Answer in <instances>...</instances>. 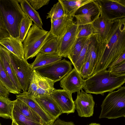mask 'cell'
<instances>
[{"instance_id":"1","label":"cell","mask_w":125,"mask_h":125,"mask_svg":"<svg viewBox=\"0 0 125 125\" xmlns=\"http://www.w3.org/2000/svg\"><path fill=\"white\" fill-rule=\"evenodd\" d=\"M97 45L98 62L93 75L107 70L125 53V18L113 21L104 40Z\"/></svg>"},{"instance_id":"2","label":"cell","mask_w":125,"mask_h":125,"mask_svg":"<svg viewBox=\"0 0 125 125\" xmlns=\"http://www.w3.org/2000/svg\"><path fill=\"white\" fill-rule=\"evenodd\" d=\"M85 81V92L103 95L121 86L125 83V75L117 76L106 70L92 75Z\"/></svg>"},{"instance_id":"3","label":"cell","mask_w":125,"mask_h":125,"mask_svg":"<svg viewBox=\"0 0 125 125\" xmlns=\"http://www.w3.org/2000/svg\"><path fill=\"white\" fill-rule=\"evenodd\" d=\"M0 16L10 35L18 37L21 22L26 16L17 0H0Z\"/></svg>"},{"instance_id":"4","label":"cell","mask_w":125,"mask_h":125,"mask_svg":"<svg viewBox=\"0 0 125 125\" xmlns=\"http://www.w3.org/2000/svg\"><path fill=\"white\" fill-rule=\"evenodd\" d=\"M99 118L115 119L125 117V88L121 86L109 92L102 102Z\"/></svg>"},{"instance_id":"5","label":"cell","mask_w":125,"mask_h":125,"mask_svg":"<svg viewBox=\"0 0 125 125\" xmlns=\"http://www.w3.org/2000/svg\"><path fill=\"white\" fill-rule=\"evenodd\" d=\"M53 37L49 31L33 24L23 42L25 59L36 56L45 43Z\"/></svg>"},{"instance_id":"6","label":"cell","mask_w":125,"mask_h":125,"mask_svg":"<svg viewBox=\"0 0 125 125\" xmlns=\"http://www.w3.org/2000/svg\"><path fill=\"white\" fill-rule=\"evenodd\" d=\"M0 50L10 62L23 92L28 91L33 70L27 60L18 57L0 44Z\"/></svg>"},{"instance_id":"7","label":"cell","mask_w":125,"mask_h":125,"mask_svg":"<svg viewBox=\"0 0 125 125\" xmlns=\"http://www.w3.org/2000/svg\"><path fill=\"white\" fill-rule=\"evenodd\" d=\"M72 64L71 62L64 59L34 70L37 73L55 83L60 81L72 70Z\"/></svg>"},{"instance_id":"8","label":"cell","mask_w":125,"mask_h":125,"mask_svg":"<svg viewBox=\"0 0 125 125\" xmlns=\"http://www.w3.org/2000/svg\"><path fill=\"white\" fill-rule=\"evenodd\" d=\"M96 1L101 13L108 20L112 21L125 18V0Z\"/></svg>"},{"instance_id":"9","label":"cell","mask_w":125,"mask_h":125,"mask_svg":"<svg viewBox=\"0 0 125 125\" xmlns=\"http://www.w3.org/2000/svg\"><path fill=\"white\" fill-rule=\"evenodd\" d=\"M101 11L96 0H92L80 7L74 14L78 26L91 24L99 16Z\"/></svg>"},{"instance_id":"10","label":"cell","mask_w":125,"mask_h":125,"mask_svg":"<svg viewBox=\"0 0 125 125\" xmlns=\"http://www.w3.org/2000/svg\"><path fill=\"white\" fill-rule=\"evenodd\" d=\"M78 27L76 22L73 21L62 35L58 38V54L60 57H67L78 39Z\"/></svg>"},{"instance_id":"11","label":"cell","mask_w":125,"mask_h":125,"mask_svg":"<svg viewBox=\"0 0 125 125\" xmlns=\"http://www.w3.org/2000/svg\"><path fill=\"white\" fill-rule=\"evenodd\" d=\"M77 93L74 102L78 115L81 117L92 116L95 104L93 95L91 94L84 92L83 89Z\"/></svg>"},{"instance_id":"12","label":"cell","mask_w":125,"mask_h":125,"mask_svg":"<svg viewBox=\"0 0 125 125\" xmlns=\"http://www.w3.org/2000/svg\"><path fill=\"white\" fill-rule=\"evenodd\" d=\"M60 84L63 89L72 94L84 88L85 81L74 68L60 80Z\"/></svg>"},{"instance_id":"13","label":"cell","mask_w":125,"mask_h":125,"mask_svg":"<svg viewBox=\"0 0 125 125\" xmlns=\"http://www.w3.org/2000/svg\"><path fill=\"white\" fill-rule=\"evenodd\" d=\"M59 106L62 113L74 112L75 107L72 94L63 89H56L49 94Z\"/></svg>"},{"instance_id":"14","label":"cell","mask_w":125,"mask_h":125,"mask_svg":"<svg viewBox=\"0 0 125 125\" xmlns=\"http://www.w3.org/2000/svg\"><path fill=\"white\" fill-rule=\"evenodd\" d=\"M17 99L22 101L35 112L45 125H52L55 120L40 106L35 99L27 91L16 95Z\"/></svg>"},{"instance_id":"15","label":"cell","mask_w":125,"mask_h":125,"mask_svg":"<svg viewBox=\"0 0 125 125\" xmlns=\"http://www.w3.org/2000/svg\"><path fill=\"white\" fill-rule=\"evenodd\" d=\"M113 21L108 20L101 13L99 16L91 24L93 30L92 35L97 43L104 40L111 28Z\"/></svg>"},{"instance_id":"16","label":"cell","mask_w":125,"mask_h":125,"mask_svg":"<svg viewBox=\"0 0 125 125\" xmlns=\"http://www.w3.org/2000/svg\"><path fill=\"white\" fill-rule=\"evenodd\" d=\"M33 97L44 110L55 120L62 114L60 108L49 94Z\"/></svg>"},{"instance_id":"17","label":"cell","mask_w":125,"mask_h":125,"mask_svg":"<svg viewBox=\"0 0 125 125\" xmlns=\"http://www.w3.org/2000/svg\"><path fill=\"white\" fill-rule=\"evenodd\" d=\"M0 44L19 58L25 59L23 44L18 37L10 35L3 38L0 40Z\"/></svg>"},{"instance_id":"18","label":"cell","mask_w":125,"mask_h":125,"mask_svg":"<svg viewBox=\"0 0 125 125\" xmlns=\"http://www.w3.org/2000/svg\"><path fill=\"white\" fill-rule=\"evenodd\" d=\"M73 18L65 16L51 22V28L49 32L52 36L58 38L61 37L73 21Z\"/></svg>"},{"instance_id":"19","label":"cell","mask_w":125,"mask_h":125,"mask_svg":"<svg viewBox=\"0 0 125 125\" xmlns=\"http://www.w3.org/2000/svg\"><path fill=\"white\" fill-rule=\"evenodd\" d=\"M62 57L57 54L42 53H39L33 62L30 64L31 68L33 70L51 63L62 60Z\"/></svg>"},{"instance_id":"20","label":"cell","mask_w":125,"mask_h":125,"mask_svg":"<svg viewBox=\"0 0 125 125\" xmlns=\"http://www.w3.org/2000/svg\"><path fill=\"white\" fill-rule=\"evenodd\" d=\"M17 0L26 16L33 22L34 25L41 29H43L42 20L39 13L31 6L27 0Z\"/></svg>"},{"instance_id":"21","label":"cell","mask_w":125,"mask_h":125,"mask_svg":"<svg viewBox=\"0 0 125 125\" xmlns=\"http://www.w3.org/2000/svg\"><path fill=\"white\" fill-rule=\"evenodd\" d=\"M13 101V105L27 118L33 121L44 124L39 116L25 103L17 99Z\"/></svg>"},{"instance_id":"22","label":"cell","mask_w":125,"mask_h":125,"mask_svg":"<svg viewBox=\"0 0 125 125\" xmlns=\"http://www.w3.org/2000/svg\"><path fill=\"white\" fill-rule=\"evenodd\" d=\"M92 0H59L62 6L65 15L73 17L75 12L80 7Z\"/></svg>"},{"instance_id":"23","label":"cell","mask_w":125,"mask_h":125,"mask_svg":"<svg viewBox=\"0 0 125 125\" xmlns=\"http://www.w3.org/2000/svg\"><path fill=\"white\" fill-rule=\"evenodd\" d=\"M86 59H89L90 61L92 75L97 64L98 59L97 43L95 38L93 35L89 39L85 58Z\"/></svg>"},{"instance_id":"24","label":"cell","mask_w":125,"mask_h":125,"mask_svg":"<svg viewBox=\"0 0 125 125\" xmlns=\"http://www.w3.org/2000/svg\"><path fill=\"white\" fill-rule=\"evenodd\" d=\"M0 58L2 66L8 76L18 90L21 93V88L11 65L0 50Z\"/></svg>"},{"instance_id":"25","label":"cell","mask_w":125,"mask_h":125,"mask_svg":"<svg viewBox=\"0 0 125 125\" xmlns=\"http://www.w3.org/2000/svg\"><path fill=\"white\" fill-rule=\"evenodd\" d=\"M13 103L8 97L0 96V117L11 119Z\"/></svg>"},{"instance_id":"26","label":"cell","mask_w":125,"mask_h":125,"mask_svg":"<svg viewBox=\"0 0 125 125\" xmlns=\"http://www.w3.org/2000/svg\"><path fill=\"white\" fill-rule=\"evenodd\" d=\"M91 36L78 38L67 57L70 60L73 65L75 62L85 43Z\"/></svg>"},{"instance_id":"27","label":"cell","mask_w":125,"mask_h":125,"mask_svg":"<svg viewBox=\"0 0 125 125\" xmlns=\"http://www.w3.org/2000/svg\"><path fill=\"white\" fill-rule=\"evenodd\" d=\"M11 119L14 120L18 125H45L30 120L23 115L13 105Z\"/></svg>"},{"instance_id":"28","label":"cell","mask_w":125,"mask_h":125,"mask_svg":"<svg viewBox=\"0 0 125 125\" xmlns=\"http://www.w3.org/2000/svg\"><path fill=\"white\" fill-rule=\"evenodd\" d=\"M59 39L58 38L55 37L51 38L45 43L39 53L58 54Z\"/></svg>"},{"instance_id":"29","label":"cell","mask_w":125,"mask_h":125,"mask_svg":"<svg viewBox=\"0 0 125 125\" xmlns=\"http://www.w3.org/2000/svg\"><path fill=\"white\" fill-rule=\"evenodd\" d=\"M0 81L9 92L16 94L21 93L9 79L2 66L0 58Z\"/></svg>"},{"instance_id":"30","label":"cell","mask_w":125,"mask_h":125,"mask_svg":"<svg viewBox=\"0 0 125 125\" xmlns=\"http://www.w3.org/2000/svg\"><path fill=\"white\" fill-rule=\"evenodd\" d=\"M66 16L62 6L59 0L54 4L50 11L47 13L46 19H50L52 22L58 19Z\"/></svg>"},{"instance_id":"31","label":"cell","mask_w":125,"mask_h":125,"mask_svg":"<svg viewBox=\"0 0 125 125\" xmlns=\"http://www.w3.org/2000/svg\"><path fill=\"white\" fill-rule=\"evenodd\" d=\"M35 74L39 87L47 91L50 94L55 90V83L53 81L41 75L36 72Z\"/></svg>"},{"instance_id":"32","label":"cell","mask_w":125,"mask_h":125,"mask_svg":"<svg viewBox=\"0 0 125 125\" xmlns=\"http://www.w3.org/2000/svg\"><path fill=\"white\" fill-rule=\"evenodd\" d=\"M33 24L32 21L26 16L22 20L20 26L18 38L22 42L26 38Z\"/></svg>"},{"instance_id":"33","label":"cell","mask_w":125,"mask_h":125,"mask_svg":"<svg viewBox=\"0 0 125 125\" xmlns=\"http://www.w3.org/2000/svg\"><path fill=\"white\" fill-rule=\"evenodd\" d=\"M90 38L87 40L85 43L75 62L73 65L74 68L79 74H80L81 67L84 63L85 59L89 39Z\"/></svg>"},{"instance_id":"34","label":"cell","mask_w":125,"mask_h":125,"mask_svg":"<svg viewBox=\"0 0 125 125\" xmlns=\"http://www.w3.org/2000/svg\"><path fill=\"white\" fill-rule=\"evenodd\" d=\"M77 38L87 37L93 35V29L91 24L78 26Z\"/></svg>"},{"instance_id":"35","label":"cell","mask_w":125,"mask_h":125,"mask_svg":"<svg viewBox=\"0 0 125 125\" xmlns=\"http://www.w3.org/2000/svg\"><path fill=\"white\" fill-rule=\"evenodd\" d=\"M80 74L83 79H86L92 75V70L90 61L85 59L84 63L81 68Z\"/></svg>"},{"instance_id":"36","label":"cell","mask_w":125,"mask_h":125,"mask_svg":"<svg viewBox=\"0 0 125 125\" xmlns=\"http://www.w3.org/2000/svg\"><path fill=\"white\" fill-rule=\"evenodd\" d=\"M108 71L117 76L125 75V61L116 65Z\"/></svg>"},{"instance_id":"37","label":"cell","mask_w":125,"mask_h":125,"mask_svg":"<svg viewBox=\"0 0 125 125\" xmlns=\"http://www.w3.org/2000/svg\"><path fill=\"white\" fill-rule=\"evenodd\" d=\"M31 6L35 10L39 9L49 3V0H27Z\"/></svg>"},{"instance_id":"38","label":"cell","mask_w":125,"mask_h":125,"mask_svg":"<svg viewBox=\"0 0 125 125\" xmlns=\"http://www.w3.org/2000/svg\"><path fill=\"white\" fill-rule=\"evenodd\" d=\"M38 87L36 76L35 71L34 70L29 88L27 92L29 94H31L35 91Z\"/></svg>"},{"instance_id":"39","label":"cell","mask_w":125,"mask_h":125,"mask_svg":"<svg viewBox=\"0 0 125 125\" xmlns=\"http://www.w3.org/2000/svg\"><path fill=\"white\" fill-rule=\"evenodd\" d=\"M9 36V34L4 27L0 16V40Z\"/></svg>"},{"instance_id":"40","label":"cell","mask_w":125,"mask_h":125,"mask_svg":"<svg viewBox=\"0 0 125 125\" xmlns=\"http://www.w3.org/2000/svg\"><path fill=\"white\" fill-rule=\"evenodd\" d=\"M125 61V53L120 56L118 58L115 60L108 68V71L110 70L114 67L116 65Z\"/></svg>"},{"instance_id":"41","label":"cell","mask_w":125,"mask_h":125,"mask_svg":"<svg viewBox=\"0 0 125 125\" xmlns=\"http://www.w3.org/2000/svg\"><path fill=\"white\" fill-rule=\"evenodd\" d=\"M10 93L7 88L0 81V96L8 97Z\"/></svg>"},{"instance_id":"42","label":"cell","mask_w":125,"mask_h":125,"mask_svg":"<svg viewBox=\"0 0 125 125\" xmlns=\"http://www.w3.org/2000/svg\"><path fill=\"white\" fill-rule=\"evenodd\" d=\"M49 94L50 93L48 91L39 87L35 91L30 94L33 97H35Z\"/></svg>"},{"instance_id":"43","label":"cell","mask_w":125,"mask_h":125,"mask_svg":"<svg viewBox=\"0 0 125 125\" xmlns=\"http://www.w3.org/2000/svg\"><path fill=\"white\" fill-rule=\"evenodd\" d=\"M52 125H75L71 121L66 122L58 118L55 121Z\"/></svg>"},{"instance_id":"44","label":"cell","mask_w":125,"mask_h":125,"mask_svg":"<svg viewBox=\"0 0 125 125\" xmlns=\"http://www.w3.org/2000/svg\"><path fill=\"white\" fill-rule=\"evenodd\" d=\"M101 125L98 123H91L89 125Z\"/></svg>"},{"instance_id":"45","label":"cell","mask_w":125,"mask_h":125,"mask_svg":"<svg viewBox=\"0 0 125 125\" xmlns=\"http://www.w3.org/2000/svg\"><path fill=\"white\" fill-rule=\"evenodd\" d=\"M12 122L11 125H18L16 122L13 120H12Z\"/></svg>"},{"instance_id":"46","label":"cell","mask_w":125,"mask_h":125,"mask_svg":"<svg viewBox=\"0 0 125 125\" xmlns=\"http://www.w3.org/2000/svg\"><path fill=\"white\" fill-rule=\"evenodd\" d=\"M0 125H1L0 122Z\"/></svg>"}]
</instances>
